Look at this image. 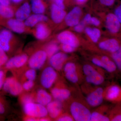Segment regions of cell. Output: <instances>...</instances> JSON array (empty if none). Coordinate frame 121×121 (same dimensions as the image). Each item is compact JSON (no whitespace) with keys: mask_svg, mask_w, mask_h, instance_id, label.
Segmentation results:
<instances>
[{"mask_svg":"<svg viewBox=\"0 0 121 121\" xmlns=\"http://www.w3.org/2000/svg\"><path fill=\"white\" fill-rule=\"evenodd\" d=\"M15 13L11 5L5 6L0 5V21L13 18Z\"/></svg>","mask_w":121,"mask_h":121,"instance_id":"28","label":"cell"},{"mask_svg":"<svg viewBox=\"0 0 121 121\" xmlns=\"http://www.w3.org/2000/svg\"><path fill=\"white\" fill-rule=\"evenodd\" d=\"M99 106L97 110L91 112L90 121H110L109 113L110 109L106 105Z\"/></svg>","mask_w":121,"mask_h":121,"instance_id":"17","label":"cell"},{"mask_svg":"<svg viewBox=\"0 0 121 121\" xmlns=\"http://www.w3.org/2000/svg\"><path fill=\"white\" fill-rule=\"evenodd\" d=\"M102 4L107 7L112 6L115 3L116 0H99Z\"/></svg>","mask_w":121,"mask_h":121,"instance_id":"40","label":"cell"},{"mask_svg":"<svg viewBox=\"0 0 121 121\" xmlns=\"http://www.w3.org/2000/svg\"><path fill=\"white\" fill-rule=\"evenodd\" d=\"M53 3L56 4L61 8L65 9V5L64 4V1L65 0H53Z\"/></svg>","mask_w":121,"mask_h":121,"instance_id":"43","label":"cell"},{"mask_svg":"<svg viewBox=\"0 0 121 121\" xmlns=\"http://www.w3.org/2000/svg\"><path fill=\"white\" fill-rule=\"evenodd\" d=\"M30 6L33 13L43 14L46 10V5L43 0H31Z\"/></svg>","mask_w":121,"mask_h":121,"instance_id":"27","label":"cell"},{"mask_svg":"<svg viewBox=\"0 0 121 121\" xmlns=\"http://www.w3.org/2000/svg\"><path fill=\"white\" fill-rule=\"evenodd\" d=\"M0 24L4 25L12 32L18 34H22L24 32L26 27L24 22L13 17L0 21Z\"/></svg>","mask_w":121,"mask_h":121,"instance_id":"14","label":"cell"},{"mask_svg":"<svg viewBox=\"0 0 121 121\" xmlns=\"http://www.w3.org/2000/svg\"><path fill=\"white\" fill-rule=\"evenodd\" d=\"M49 58V62L51 66L56 71H59L63 69L68 58V56L65 52H59Z\"/></svg>","mask_w":121,"mask_h":121,"instance_id":"16","label":"cell"},{"mask_svg":"<svg viewBox=\"0 0 121 121\" xmlns=\"http://www.w3.org/2000/svg\"><path fill=\"white\" fill-rule=\"evenodd\" d=\"M50 10L51 18L55 23H60L64 20L67 14L65 9L60 8L53 3L51 5Z\"/></svg>","mask_w":121,"mask_h":121,"instance_id":"21","label":"cell"},{"mask_svg":"<svg viewBox=\"0 0 121 121\" xmlns=\"http://www.w3.org/2000/svg\"><path fill=\"white\" fill-rule=\"evenodd\" d=\"M90 24L91 25L95 27H98L101 25V22L99 20L97 17H91V18Z\"/></svg>","mask_w":121,"mask_h":121,"instance_id":"41","label":"cell"},{"mask_svg":"<svg viewBox=\"0 0 121 121\" xmlns=\"http://www.w3.org/2000/svg\"><path fill=\"white\" fill-rule=\"evenodd\" d=\"M99 58L104 63L105 67V70L109 73H114L117 71V66L109 56H102Z\"/></svg>","mask_w":121,"mask_h":121,"instance_id":"29","label":"cell"},{"mask_svg":"<svg viewBox=\"0 0 121 121\" xmlns=\"http://www.w3.org/2000/svg\"><path fill=\"white\" fill-rule=\"evenodd\" d=\"M57 39L61 44L70 45L76 48H78L80 45V42L77 36L73 33L68 30L63 31L59 33Z\"/></svg>","mask_w":121,"mask_h":121,"instance_id":"11","label":"cell"},{"mask_svg":"<svg viewBox=\"0 0 121 121\" xmlns=\"http://www.w3.org/2000/svg\"><path fill=\"white\" fill-rule=\"evenodd\" d=\"M86 102L83 103L79 99H75L72 102L69 110L74 121H90L91 112Z\"/></svg>","mask_w":121,"mask_h":121,"instance_id":"1","label":"cell"},{"mask_svg":"<svg viewBox=\"0 0 121 121\" xmlns=\"http://www.w3.org/2000/svg\"><path fill=\"white\" fill-rule=\"evenodd\" d=\"M10 0H0V5L5 6L11 5Z\"/></svg>","mask_w":121,"mask_h":121,"instance_id":"46","label":"cell"},{"mask_svg":"<svg viewBox=\"0 0 121 121\" xmlns=\"http://www.w3.org/2000/svg\"><path fill=\"white\" fill-rule=\"evenodd\" d=\"M50 33V29L44 22L40 23L35 26V36L37 39H45L48 37Z\"/></svg>","mask_w":121,"mask_h":121,"instance_id":"24","label":"cell"},{"mask_svg":"<svg viewBox=\"0 0 121 121\" xmlns=\"http://www.w3.org/2000/svg\"><path fill=\"white\" fill-rule=\"evenodd\" d=\"M104 99L117 103L121 102V87L117 84H112L104 89Z\"/></svg>","mask_w":121,"mask_h":121,"instance_id":"7","label":"cell"},{"mask_svg":"<svg viewBox=\"0 0 121 121\" xmlns=\"http://www.w3.org/2000/svg\"><path fill=\"white\" fill-rule=\"evenodd\" d=\"M65 78L69 82L74 84L80 82L82 78V68L78 64L69 62L65 64L63 68Z\"/></svg>","mask_w":121,"mask_h":121,"instance_id":"2","label":"cell"},{"mask_svg":"<svg viewBox=\"0 0 121 121\" xmlns=\"http://www.w3.org/2000/svg\"><path fill=\"white\" fill-rule=\"evenodd\" d=\"M62 102L55 99L46 106L48 114L51 118L56 119L62 114L63 109Z\"/></svg>","mask_w":121,"mask_h":121,"instance_id":"19","label":"cell"},{"mask_svg":"<svg viewBox=\"0 0 121 121\" xmlns=\"http://www.w3.org/2000/svg\"><path fill=\"white\" fill-rule=\"evenodd\" d=\"M25 76L27 80L34 81L36 77V70L30 68L26 72Z\"/></svg>","mask_w":121,"mask_h":121,"instance_id":"33","label":"cell"},{"mask_svg":"<svg viewBox=\"0 0 121 121\" xmlns=\"http://www.w3.org/2000/svg\"><path fill=\"white\" fill-rule=\"evenodd\" d=\"M121 45V39L113 36L104 39L98 43L99 49L106 52L108 54L117 51Z\"/></svg>","mask_w":121,"mask_h":121,"instance_id":"8","label":"cell"},{"mask_svg":"<svg viewBox=\"0 0 121 121\" xmlns=\"http://www.w3.org/2000/svg\"></svg>","mask_w":121,"mask_h":121,"instance_id":"52","label":"cell"},{"mask_svg":"<svg viewBox=\"0 0 121 121\" xmlns=\"http://www.w3.org/2000/svg\"><path fill=\"white\" fill-rule=\"evenodd\" d=\"M82 15V11L81 8L75 7L73 8L66 15L65 22L67 26L73 27L78 23Z\"/></svg>","mask_w":121,"mask_h":121,"instance_id":"15","label":"cell"},{"mask_svg":"<svg viewBox=\"0 0 121 121\" xmlns=\"http://www.w3.org/2000/svg\"><path fill=\"white\" fill-rule=\"evenodd\" d=\"M26 121H39V119L33 117H27L26 119Z\"/></svg>","mask_w":121,"mask_h":121,"instance_id":"48","label":"cell"},{"mask_svg":"<svg viewBox=\"0 0 121 121\" xmlns=\"http://www.w3.org/2000/svg\"><path fill=\"white\" fill-rule=\"evenodd\" d=\"M56 119V121H73V118L70 114H61Z\"/></svg>","mask_w":121,"mask_h":121,"instance_id":"37","label":"cell"},{"mask_svg":"<svg viewBox=\"0 0 121 121\" xmlns=\"http://www.w3.org/2000/svg\"><path fill=\"white\" fill-rule=\"evenodd\" d=\"M34 102V99L32 96L30 95H24L22 99V102L23 105L28 103Z\"/></svg>","mask_w":121,"mask_h":121,"instance_id":"42","label":"cell"},{"mask_svg":"<svg viewBox=\"0 0 121 121\" xmlns=\"http://www.w3.org/2000/svg\"><path fill=\"white\" fill-rule=\"evenodd\" d=\"M88 0H75V2L78 3V4H83L86 3Z\"/></svg>","mask_w":121,"mask_h":121,"instance_id":"49","label":"cell"},{"mask_svg":"<svg viewBox=\"0 0 121 121\" xmlns=\"http://www.w3.org/2000/svg\"><path fill=\"white\" fill-rule=\"evenodd\" d=\"M52 95L45 90L40 89L37 91L36 97L37 103L45 106L52 101Z\"/></svg>","mask_w":121,"mask_h":121,"instance_id":"25","label":"cell"},{"mask_svg":"<svg viewBox=\"0 0 121 121\" xmlns=\"http://www.w3.org/2000/svg\"><path fill=\"white\" fill-rule=\"evenodd\" d=\"M14 37L12 31L7 28L0 29V47L7 53L11 52Z\"/></svg>","mask_w":121,"mask_h":121,"instance_id":"9","label":"cell"},{"mask_svg":"<svg viewBox=\"0 0 121 121\" xmlns=\"http://www.w3.org/2000/svg\"><path fill=\"white\" fill-rule=\"evenodd\" d=\"M23 106L24 112L27 117L39 119L46 117L48 114L46 107L37 103L31 102L24 104Z\"/></svg>","mask_w":121,"mask_h":121,"instance_id":"4","label":"cell"},{"mask_svg":"<svg viewBox=\"0 0 121 121\" xmlns=\"http://www.w3.org/2000/svg\"><path fill=\"white\" fill-rule=\"evenodd\" d=\"M24 0H10L11 3L15 4H20L23 2Z\"/></svg>","mask_w":121,"mask_h":121,"instance_id":"50","label":"cell"},{"mask_svg":"<svg viewBox=\"0 0 121 121\" xmlns=\"http://www.w3.org/2000/svg\"><path fill=\"white\" fill-rule=\"evenodd\" d=\"M51 94L54 99L63 102L70 97L71 92L70 90L66 87L56 86L52 88Z\"/></svg>","mask_w":121,"mask_h":121,"instance_id":"20","label":"cell"},{"mask_svg":"<svg viewBox=\"0 0 121 121\" xmlns=\"http://www.w3.org/2000/svg\"><path fill=\"white\" fill-rule=\"evenodd\" d=\"M28 60V56L26 54L16 56L9 59L4 65L5 67L8 69L19 68L25 65Z\"/></svg>","mask_w":121,"mask_h":121,"instance_id":"18","label":"cell"},{"mask_svg":"<svg viewBox=\"0 0 121 121\" xmlns=\"http://www.w3.org/2000/svg\"><path fill=\"white\" fill-rule=\"evenodd\" d=\"M108 54L116 64L117 69L121 72V45L117 51Z\"/></svg>","mask_w":121,"mask_h":121,"instance_id":"32","label":"cell"},{"mask_svg":"<svg viewBox=\"0 0 121 121\" xmlns=\"http://www.w3.org/2000/svg\"><path fill=\"white\" fill-rule=\"evenodd\" d=\"M60 48L63 52L65 53H72L75 51L77 49L70 45L65 44H61Z\"/></svg>","mask_w":121,"mask_h":121,"instance_id":"36","label":"cell"},{"mask_svg":"<svg viewBox=\"0 0 121 121\" xmlns=\"http://www.w3.org/2000/svg\"><path fill=\"white\" fill-rule=\"evenodd\" d=\"M58 77L56 70L52 67L45 68L42 72L40 77V82L45 89H50L56 81Z\"/></svg>","mask_w":121,"mask_h":121,"instance_id":"6","label":"cell"},{"mask_svg":"<svg viewBox=\"0 0 121 121\" xmlns=\"http://www.w3.org/2000/svg\"><path fill=\"white\" fill-rule=\"evenodd\" d=\"M86 102L89 107H96L101 105L104 100V89L100 87H89L86 90Z\"/></svg>","mask_w":121,"mask_h":121,"instance_id":"3","label":"cell"},{"mask_svg":"<svg viewBox=\"0 0 121 121\" xmlns=\"http://www.w3.org/2000/svg\"><path fill=\"white\" fill-rule=\"evenodd\" d=\"M84 31L86 35L93 43H97L99 41L101 35V33L99 29L87 27H86Z\"/></svg>","mask_w":121,"mask_h":121,"instance_id":"26","label":"cell"},{"mask_svg":"<svg viewBox=\"0 0 121 121\" xmlns=\"http://www.w3.org/2000/svg\"><path fill=\"white\" fill-rule=\"evenodd\" d=\"M86 25L82 20L80 21L76 25L74 26L73 29L75 32L80 33L84 31L86 27Z\"/></svg>","mask_w":121,"mask_h":121,"instance_id":"35","label":"cell"},{"mask_svg":"<svg viewBox=\"0 0 121 121\" xmlns=\"http://www.w3.org/2000/svg\"><path fill=\"white\" fill-rule=\"evenodd\" d=\"M105 25L108 32L111 35L120 39L121 24L113 12L109 13L106 15Z\"/></svg>","mask_w":121,"mask_h":121,"instance_id":"5","label":"cell"},{"mask_svg":"<svg viewBox=\"0 0 121 121\" xmlns=\"http://www.w3.org/2000/svg\"><path fill=\"white\" fill-rule=\"evenodd\" d=\"M8 60L7 52L0 47V67L4 65Z\"/></svg>","mask_w":121,"mask_h":121,"instance_id":"34","label":"cell"},{"mask_svg":"<svg viewBox=\"0 0 121 121\" xmlns=\"http://www.w3.org/2000/svg\"><path fill=\"white\" fill-rule=\"evenodd\" d=\"M60 48V47L56 43L52 42L47 45L45 51L47 53L48 57L50 58L54 54L59 52Z\"/></svg>","mask_w":121,"mask_h":121,"instance_id":"31","label":"cell"},{"mask_svg":"<svg viewBox=\"0 0 121 121\" xmlns=\"http://www.w3.org/2000/svg\"><path fill=\"white\" fill-rule=\"evenodd\" d=\"M47 16L43 14L33 13L31 15L24 21L26 27H33L40 23L46 22L48 20Z\"/></svg>","mask_w":121,"mask_h":121,"instance_id":"23","label":"cell"},{"mask_svg":"<svg viewBox=\"0 0 121 121\" xmlns=\"http://www.w3.org/2000/svg\"><path fill=\"white\" fill-rule=\"evenodd\" d=\"M5 107L2 101L0 99V114H4L5 112Z\"/></svg>","mask_w":121,"mask_h":121,"instance_id":"47","label":"cell"},{"mask_svg":"<svg viewBox=\"0 0 121 121\" xmlns=\"http://www.w3.org/2000/svg\"><path fill=\"white\" fill-rule=\"evenodd\" d=\"M4 75V72L0 70V90L3 87L5 80Z\"/></svg>","mask_w":121,"mask_h":121,"instance_id":"44","label":"cell"},{"mask_svg":"<svg viewBox=\"0 0 121 121\" xmlns=\"http://www.w3.org/2000/svg\"><path fill=\"white\" fill-rule=\"evenodd\" d=\"M109 117L110 121H121V102L117 103L110 109Z\"/></svg>","mask_w":121,"mask_h":121,"instance_id":"30","label":"cell"},{"mask_svg":"<svg viewBox=\"0 0 121 121\" xmlns=\"http://www.w3.org/2000/svg\"><path fill=\"white\" fill-rule=\"evenodd\" d=\"M2 88L5 91L13 96L19 95L23 90L22 85L13 77L5 79Z\"/></svg>","mask_w":121,"mask_h":121,"instance_id":"12","label":"cell"},{"mask_svg":"<svg viewBox=\"0 0 121 121\" xmlns=\"http://www.w3.org/2000/svg\"><path fill=\"white\" fill-rule=\"evenodd\" d=\"M120 39H121V38H120Z\"/></svg>","mask_w":121,"mask_h":121,"instance_id":"51","label":"cell"},{"mask_svg":"<svg viewBox=\"0 0 121 121\" xmlns=\"http://www.w3.org/2000/svg\"><path fill=\"white\" fill-rule=\"evenodd\" d=\"M48 57L45 50H40L34 53L28 60L30 68L39 70L43 66Z\"/></svg>","mask_w":121,"mask_h":121,"instance_id":"10","label":"cell"},{"mask_svg":"<svg viewBox=\"0 0 121 121\" xmlns=\"http://www.w3.org/2000/svg\"><path fill=\"white\" fill-rule=\"evenodd\" d=\"M113 12L121 24V1L115 7Z\"/></svg>","mask_w":121,"mask_h":121,"instance_id":"38","label":"cell"},{"mask_svg":"<svg viewBox=\"0 0 121 121\" xmlns=\"http://www.w3.org/2000/svg\"><path fill=\"white\" fill-rule=\"evenodd\" d=\"M99 68L96 67L88 74L84 76L85 80L87 83L98 86L104 82L105 78L104 72L101 71Z\"/></svg>","mask_w":121,"mask_h":121,"instance_id":"13","label":"cell"},{"mask_svg":"<svg viewBox=\"0 0 121 121\" xmlns=\"http://www.w3.org/2000/svg\"><path fill=\"white\" fill-rule=\"evenodd\" d=\"M91 15L89 13H87L84 16L83 19L82 20L86 25L90 24V21L91 17Z\"/></svg>","mask_w":121,"mask_h":121,"instance_id":"45","label":"cell"},{"mask_svg":"<svg viewBox=\"0 0 121 121\" xmlns=\"http://www.w3.org/2000/svg\"><path fill=\"white\" fill-rule=\"evenodd\" d=\"M23 89L26 91H29L32 89L34 86V81L27 80L22 85Z\"/></svg>","mask_w":121,"mask_h":121,"instance_id":"39","label":"cell"},{"mask_svg":"<svg viewBox=\"0 0 121 121\" xmlns=\"http://www.w3.org/2000/svg\"><path fill=\"white\" fill-rule=\"evenodd\" d=\"M31 12L30 4L24 2L15 12V18L24 22L31 15Z\"/></svg>","mask_w":121,"mask_h":121,"instance_id":"22","label":"cell"}]
</instances>
